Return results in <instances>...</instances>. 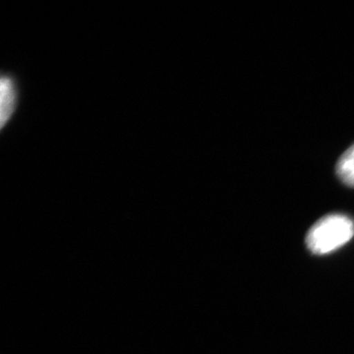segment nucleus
<instances>
[{
    "label": "nucleus",
    "instance_id": "obj_1",
    "mask_svg": "<svg viewBox=\"0 0 354 354\" xmlns=\"http://www.w3.org/2000/svg\"><path fill=\"white\" fill-rule=\"evenodd\" d=\"M354 236V223L348 216H324L309 230L306 243L311 252L324 255L348 243Z\"/></svg>",
    "mask_w": 354,
    "mask_h": 354
},
{
    "label": "nucleus",
    "instance_id": "obj_2",
    "mask_svg": "<svg viewBox=\"0 0 354 354\" xmlns=\"http://www.w3.org/2000/svg\"><path fill=\"white\" fill-rule=\"evenodd\" d=\"M20 101V86L12 73L3 72L0 77V129L10 123Z\"/></svg>",
    "mask_w": 354,
    "mask_h": 354
},
{
    "label": "nucleus",
    "instance_id": "obj_3",
    "mask_svg": "<svg viewBox=\"0 0 354 354\" xmlns=\"http://www.w3.org/2000/svg\"><path fill=\"white\" fill-rule=\"evenodd\" d=\"M337 174L342 183L349 187H354V144L339 158Z\"/></svg>",
    "mask_w": 354,
    "mask_h": 354
}]
</instances>
